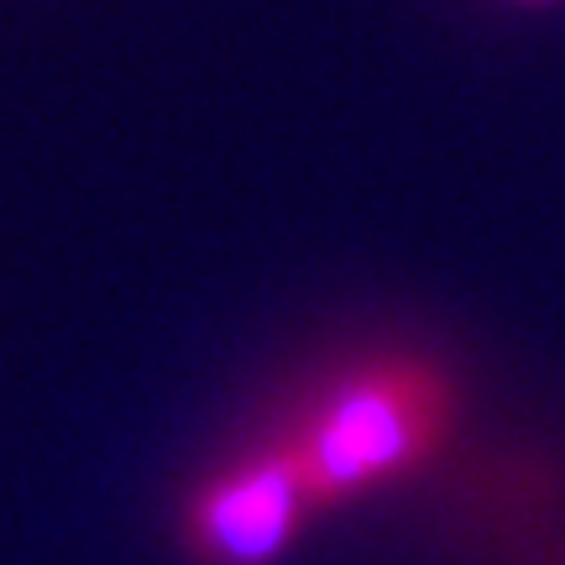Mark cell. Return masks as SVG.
Wrapping results in <instances>:
<instances>
[{"instance_id":"obj_1","label":"cell","mask_w":565,"mask_h":565,"mask_svg":"<svg viewBox=\"0 0 565 565\" xmlns=\"http://www.w3.org/2000/svg\"><path fill=\"white\" fill-rule=\"evenodd\" d=\"M456 383L419 356H377L335 372L278 429L315 513L414 482L456 435Z\"/></svg>"},{"instance_id":"obj_2","label":"cell","mask_w":565,"mask_h":565,"mask_svg":"<svg viewBox=\"0 0 565 565\" xmlns=\"http://www.w3.org/2000/svg\"><path fill=\"white\" fill-rule=\"evenodd\" d=\"M315 519L303 477L282 440H263L210 471L183 503V550L200 565H278Z\"/></svg>"}]
</instances>
